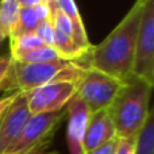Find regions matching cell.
I'll return each mask as SVG.
<instances>
[{
  "label": "cell",
  "mask_w": 154,
  "mask_h": 154,
  "mask_svg": "<svg viewBox=\"0 0 154 154\" xmlns=\"http://www.w3.org/2000/svg\"><path fill=\"white\" fill-rule=\"evenodd\" d=\"M145 0H137L101 43L91 46L88 66L125 81L133 76L135 43Z\"/></svg>",
  "instance_id": "cell-1"
},
{
  "label": "cell",
  "mask_w": 154,
  "mask_h": 154,
  "mask_svg": "<svg viewBox=\"0 0 154 154\" xmlns=\"http://www.w3.org/2000/svg\"><path fill=\"white\" fill-rule=\"evenodd\" d=\"M153 84L131 76L122 82L112 104L108 107L118 138H134L150 114Z\"/></svg>",
  "instance_id": "cell-2"
},
{
  "label": "cell",
  "mask_w": 154,
  "mask_h": 154,
  "mask_svg": "<svg viewBox=\"0 0 154 154\" xmlns=\"http://www.w3.org/2000/svg\"><path fill=\"white\" fill-rule=\"evenodd\" d=\"M85 68H87L85 65L69 61V60L38 62V64H22L12 60L3 82L2 91L11 93H27L35 88H39L50 82H79Z\"/></svg>",
  "instance_id": "cell-3"
},
{
  "label": "cell",
  "mask_w": 154,
  "mask_h": 154,
  "mask_svg": "<svg viewBox=\"0 0 154 154\" xmlns=\"http://www.w3.org/2000/svg\"><path fill=\"white\" fill-rule=\"evenodd\" d=\"M122 82L107 73L87 66L77 82L76 95L85 103L91 114H93L111 106Z\"/></svg>",
  "instance_id": "cell-4"
},
{
  "label": "cell",
  "mask_w": 154,
  "mask_h": 154,
  "mask_svg": "<svg viewBox=\"0 0 154 154\" xmlns=\"http://www.w3.org/2000/svg\"><path fill=\"white\" fill-rule=\"evenodd\" d=\"M133 75L154 85V0H145L143 3Z\"/></svg>",
  "instance_id": "cell-5"
},
{
  "label": "cell",
  "mask_w": 154,
  "mask_h": 154,
  "mask_svg": "<svg viewBox=\"0 0 154 154\" xmlns=\"http://www.w3.org/2000/svg\"><path fill=\"white\" fill-rule=\"evenodd\" d=\"M77 92V82L58 81L42 85L26 93L31 115L57 112L66 107Z\"/></svg>",
  "instance_id": "cell-6"
},
{
  "label": "cell",
  "mask_w": 154,
  "mask_h": 154,
  "mask_svg": "<svg viewBox=\"0 0 154 154\" xmlns=\"http://www.w3.org/2000/svg\"><path fill=\"white\" fill-rule=\"evenodd\" d=\"M66 116V109H61L57 112H45V114L31 115L23 127L20 135L10 146L5 153L20 152L27 147L37 145L49 138H53L54 131L58 128L60 123ZM4 153V154H5Z\"/></svg>",
  "instance_id": "cell-7"
},
{
  "label": "cell",
  "mask_w": 154,
  "mask_h": 154,
  "mask_svg": "<svg viewBox=\"0 0 154 154\" xmlns=\"http://www.w3.org/2000/svg\"><path fill=\"white\" fill-rule=\"evenodd\" d=\"M30 116L26 93L20 92L0 120V154H4L18 139Z\"/></svg>",
  "instance_id": "cell-8"
},
{
  "label": "cell",
  "mask_w": 154,
  "mask_h": 154,
  "mask_svg": "<svg viewBox=\"0 0 154 154\" xmlns=\"http://www.w3.org/2000/svg\"><path fill=\"white\" fill-rule=\"evenodd\" d=\"M66 115H68V130H66V141L69 154H84L82 152V139H84L85 128L89 119V109L85 103L75 95L70 101L66 104Z\"/></svg>",
  "instance_id": "cell-9"
},
{
  "label": "cell",
  "mask_w": 154,
  "mask_h": 154,
  "mask_svg": "<svg viewBox=\"0 0 154 154\" xmlns=\"http://www.w3.org/2000/svg\"><path fill=\"white\" fill-rule=\"evenodd\" d=\"M118 138L114 123L109 116L108 108L93 112L89 115V119L85 128L84 139H82V152L87 153L99 146Z\"/></svg>",
  "instance_id": "cell-10"
},
{
  "label": "cell",
  "mask_w": 154,
  "mask_h": 154,
  "mask_svg": "<svg viewBox=\"0 0 154 154\" xmlns=\"http://www.w3.org/2000/svg\"><path fill=\"white\" fill-rule=\"evenodd\" d=\"M50 18V8L46 2H42L37 4L35 7L30 8H20L19 19L16 23L14 31L11 32L10 38L20 37V35L32 34L39 26L41 22Z\"/></svg>",
  "instance_id": "cell-11"
},
{
  "label": "cell",
  "mask_w": 154,
  "mask_h": 154,
  "mask_svg": "<svg viewBox=\"0 0 154 154\" xmlns=\"http://www.w3.org/2000/svg\"><path fill=\"white\" fill-rule=\"evenodd\" d=\"M54 3L69 18L70 23L73 26V39H75V42L82 49H91L92 45L89 43L81 15L79 12V8H77L75 0H54Z\"/></svg>",
  "instance_id": "cell-12"
},
{
  "label": "cell",
  "mask_w": 154,
  "mask_h": 154,
  "mask_svg": "<svg viewBox=\"0 0 154 154\" xmlns=\"http://www.w3.org/2000/svg\"><path fill=\"white\" fill-rule=\"evenodd\" d=\"M20 5L16 0H0V34L10 38L19 19Z\"/></svg>",
  "instance_id": "cell-13"
},
{
  "label": "cell",
  "mask_w": 154,
  "mask_h": 154,
  "mask_svg": "<svg viewBox=\"0 0 154 154\" xmlns=\"http://www.w3.org/2000/svg\"><path fill=\"white\" fill-rule=\"evenodd\" d=\"M134 154H154V114L150 111L143 126L135 135Z\"/></svg>",
  "instance_id": "cell-14"
},
{
  "label": "cell",
  "mask_w": 154,
  "mask_h": 154,
  "mask_svg": "<svg viewBox=\"0 0 154 154\" xmlns=\"http://www.w3.org/2000/svg\"><path fill=\"white\" fill-rule=\"evenodd\" d=\"M16 62H22V64H38V62H51V61H58L62 60L58 51L53 48V46H41L38 49L24 53L22 56L12 58Z\"/></svg>",
  "instance_id": "cell-15"
},
{
  "label": "cell",
  "mask_w": 154,
  "mask_h": 154,
  "mask_svg": "<svg viewBox=\"0 0 154 154\" xmlns=\"http://www.w3.org/2000/svg\"><path fill=\"white\" fill-rule=\"evenodd\" d=\"M41 46H45V43L32 32V34L20 35V37L10 38V48H11V58H16V57L22 56L24 53L38 49ZM48 46V45H46Z\"/></svg>",
  "instance_id": "cell-16"
},
{
  "label": "cell",
  "mask_w": 154,
  "mask_h": 154,
  "mask_svg": "<svg viewBox=\"0 0 154 154\" xmlns=\"http://www.w3.org/2000/svg\"><path fill=\"white\" fill-rule=\"evenodd\" d=\"M34 34L42 41L45 45L53 46V24H51V19H46V20L41 22L39 26L34 31Z\"/></svg>",
  "instance_id": "cell-17"
},
{
  "label": "cell",
  "mask_w": 154,
  "mask_h": 154,
  "mask_svg": "<svg viewBox=\"0 0 154 154\" xmlns=\"http://www.w3.org/2000/svg\"><path fill=\"white\" fill-rule=\"evenodd\" d=\"M51 139L49 138L46 141H42L37 145H32V146L27 147L24 150H20V152H14V153H5V154H58V152L56 150H51Z\"/></svg>",
  "instance_id": "cell-18"
},
{
  "label": "cell",
  "mask_w": 154,
  "mask_h": 154,
  "mask_svg": "<svg viewBox=\"0 0 154 154\" xmlns=\"http://www.w3.org/2000/svg\"><path fill=\"white\" fill-rule=\"evenodd\" d=\"M134 143H135V137L134 138H119L114 154H134Z\"/></svg>",
  "instance_id": "cell-19"
},
{
  "label": "cell",
  "mask_w": 154,
  "mask_h": 154,
  "mask_svg": "<svg viewBox=\"0 0 154 154\" xmlns=\"http://www.w3.org/2000/svg\"><path fill=\"white\" fill-rule=\"evenodd\" d=\"M118 141H119V138H115V139H112V141L99 146L97 149H93V150H91V152H87L84 154H114L115 149H116Z\"/></svg>",
  "instance_id": "cell-20"
},
{
  "label": "cell",
  "mask_w": 154,
  "mask_h": 154,
  "mask_svg": "<svg viewBox=\"0 0 154 154\" xmlns=\"http://www.w3.org/2000/svg\"><path fill=\"white\" fill-rule=\"evenodd\" d=\"M12 62V58L11 56H0V91H2L3 82H4V79L8 73V69H10V65Z\"/></svg>",
  "instance_id": "cell-21"
},
{
  "label": "cell",
  "mask_w": 154,
  "mask_h": 154,
  "mask_svg": "<svg viewBox=\"0 0 154 154\" xmlns=\"http://www.w3.org/2000/svg\"><path fill=\"white\" fill-rule=\"evenodd\" d=\"M19 93L20 92H12V93H10V95H7V96L0 97V119H2V116L4 115V112L8 109V107L14 103V100L16 99V96H18Z\"/></svg>",
  "instance_id": "cell-22"
},
{
  "label": "cell",
  "mask_w": 154,
  "mask_h": 154,
  "mask_svg": "<svg viewBox=\"0 0 154 154\" xmlns=\"http://www.w3.org/2000/svg\"><path fill=\"white\" fill-rule=\"evenodd\" d=\"M16 2L20 5V8H30V7H35L37 4L45 2V0H16Z\"/></svg>",
  "instance_id": "cell-23"
},
{
  "label": "cell",
  "mask_w": 154,
  "mask_h": 154,
  "mask_svg": "<svg viewBox=\"0 0 154 154\" xmlns=\"http://www.w3.org/2000/svg\"><path fill=\"white\" fill-rule=\"evenodd\" d=\"M4 39H5V38H4V37H3V35H2V34H0V45H2V43H3V42H4Z\"/></svg>",
  "instance_id": "cell-24"
},
{
  "label": "cell",
  "mask_w": 154,
  "mask_h": 154,
  "mask_svg": "<svg viewBox=\"0 0 154 154\" xmlns=\"http://www.w3.org/2000/svg\"><path fill=\"white\" fill-rule=\"evenodd\" d=\"M0 120H2V119H0Z\"/></svg>",
  "instance_id": "cell-25"
}]
</instances>
